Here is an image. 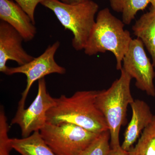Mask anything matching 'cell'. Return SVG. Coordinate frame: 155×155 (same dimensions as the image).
<instances>
[{
	"label": "cell",
	"instance_id": "6da1fadb",
	"mask_svg": "<svg viewBox=\"0 0 155 155\" xmlns=\"http://www.w3.org/2000/svg\"><path fill=\"white\" fill-rule=\"evenodd\" d=\"M96 91L76 92L55 98V104L47 113V123L75 124L96 134L108 130L104 115L96 103Z\"/></svg>",
	"mask_w": 155,
	"mask_h": 155
},
{
	"label": "cell",
	"instance_id": "7a4b0ae2",
	"mask_svg": "<svg viewBox=\"0 0 155 155\" xmlns=\"http://www.w3.org/2000/svg\"><path fill=\"white\" fill-rule=\"evenodd\" d=\"M125 25L108 8L100 10L84 49V53L93 56L111 52L116 58V69L121 70L123 58L133 39L130 32L124 29Z\"/></svg>",
	"mask_w": 155,
	"mask_h": 155
},
{
	"label": "cell",
	"instance_id": "3957f363",
	"mask_svg": "<svg viewBox=\"0 0 155 155\" xmlns=\"http://www.w3.org/2000/svg\"><path fill=\"white\" fill-rule=\"evenodd\" d=\"M121 75L108 89L97 91L96 103L105 119L110 135L111 148L120 146L119 133L126 120L127 108L134 100L130 84L132 78L122 68Z\"/></svg>",
	"mask_w": 155,
	"mask_h": 155
},
{
	"label": "cell",
	"instance_id": "277c9868",
	"mask_svg": "<svg viewBox=\"0 0 155 155\" xmlns=\"http://www.w3.org/2000/svg\"><path fill=\"white\" fill-rule=\"evenodd\" d=\"M41 5L54 12L65 29L73 35L72 45L76 51L84 49L98 12V5L92 0L69 5L59 0H43Z\"/></svg>",
	"mask_w": 155,
	"mask_h": 155
},
{
	"label": "cell",
	"instance_id": "5b68a950",
	"mask_svg": "<svg viewBox=\"0 0 155 155\" xmlns=\"http://www.w3.org/2000/svg\"><path fill=\"white\" fill-rule=\"evenodd\" d=\"M40 133L56 155H79L99 134L69 123H46Z\"/></svg>",
	"mask_w": 155,
	"mask_h": 155
},
{
	"label": "cell",
	"instance_id": "8992f818",
	"mask_svg": "<svg viewBox=\"0 0 155 155\" xmlns=\"http://www.w3.org/2000/svg\"><path fill=\"white\" fill-rule=\"evenodd\" d=\"M55 104V98L48 92L44 78H41L38 81V91L33 102L26 109H18L11 124L19 125L22 137H28L44 127L47 113Z\"/></svg>",
	"mask_w": 155,
	"mask_h": 155
},
{
	"label": "cell",
	"instance_id": "52a82bcc",
	"mask_svg": "<svg viewBox=\"0 0 155 155\" xmlns=\"http://www.w3.org/2000/svg\"><path fill=\"white\" fill-rule=\"evenodd\" d=\"M60 46V41H56L51 45L48 46L40 56L34 58L30 62L18 67L8 68L6 75L22 73L27 78L26 87L22 93L18 109L25 108V102L28 92L36 81L52 73L64 74L66 73V69L58 65L54 59L55 54Z\"/></svg>",
	"mask_w": 155,
	"mask_h": 155
},
{
	"label": "cell",
	"instance_id": "ba28073f",
	"mask_svg": "<svg viewBox=\"0 0 155 155\" xmlns=\"http://www.w3.org/2000/svg\"><path fill=\"white\" fill-rule=\"evenodd\" d=\"M144 46L139 38L132 40L123 58L122 68L135 79L137 88L150 96L155 97V72L152 63L147 55Z\"/></svg>",
	"mask_w": 155,
	"mask_h": 155
},
{
	"label": "cell",
	"instance_id": "9c48e42d",
	"mask_svg": "<svg viewBox=\"0 0 155 155\" xmlns=\"http://www.w3.org/2000/svg\"><path fill=\"white\" fill-rule=\"evenodd\" d=\"M23 38L16 29L3 20L0 21V72L5 74L9 60L17 62L19 66L33 60L22 46Z\"/></svg>",
	"mask_w": 155,
	"mask_h": 155
},
{
	"label": "cell",
	"instance_id": "30bf717a",
	"mask_svg": "<svg viewBox=\"0 0 155 155\" xmlns=\"http://www.w3.org/2000/svg\"><path fill=\"white\" fill-rule=\"evenodd\" d=\"M0 19L14 27L21 35L24 41H31L36 35L35 24L14 0H0Z\"/></svg>",
	"mask_w": 155,
	"mask_h": 155
},
{
	"label": "cell",
	"instance_id": "8fae6325",
	"mask_svg": "<svg viewBox=\"0 0 155 155\" xmlns=\"http://www.w3.org/2000/svg\"><path fill=\"white\" fill-rule=\"evenodd\" d=\"M132 117L124 135V140L121 146L125 150L129 151L138 138L140 134L152 121L153 115L150 108L142 100H135L130 104Z\"/></svg>",
	"mask_w": 155,
	"mask_h": 155
},
{
	"label": "cell",
	"instance_id": "7c38bea8",
	"mask_svg": "<svg viewBox=\"0 0 155 155\" xmlns=\"http://www.w3.org/2000/svg\"><path fill=\"white\" fill-rule=\"evenodd\" d=\"M134 35L141 40L151 56L155 68V9L143 14L132 27Z\"/></svg>",
	"mask_w": 155,
	"mask_h": 155
},
{
	"label": "cell",
	"instance_id": "4fadbf2b",
	"mask_svg": "<svg viewBox=\"0 0 155 155\" xmlns=\"http://www.w3.org/2000/svg\"><path fill=\"white\" fill-rule=\"evenodd\" d=\"M11 147L21 155H56L42 137L40 131L22 138H11Z\"/></svg>",
	"mask_w": 155,
	"mask_h": 155
},
{
	"label": "cell",
	"instance_id": "5bb4252c",
	"mask_svg": "<svg viewBox=\"0 0 155 155\" xmlns=\"http://www.w3.org/2000/svg\"><path fill=\"white\" fill-rule=\"evenodd\" d=\"M111 8L121 13L122 21L129 25L138 11H143L150 3V0H109Z\"/></svg>",
	"mask_w": 155,
	"mask_h": 155
},
{
	"label": "cell",
	"instance_id": "9a60e30c",
	"mask_svg": "<svg viewBox=\"0 0 155 155\" xmlns=\"http://www.w3.org/2000/svg\"><path fill=\"white\" fill-rule=\"evenodd\" d=\"M128 152L129 155H155V116L142 132L135 147Z\"/></svg>",
	"mask_w": 155,
	"mask_h": 155
},
{
	"label": "cell",
	"instance_id": "2e32d148",
	"mask_svg": "<svg viewBox=\"0 0 155 155\" xmlns=\"http://www.w3.org/2000/svg\"><path fill=\"white\" fill-rule=\"evenodd\" d=\"M109 130L99 134L97 138L79 155H107L111 149Z\"/></svg>",
	"mask_w": 155,
	"mask_h": 155
},
{
	"label": "cell",
	"instance_id": "e0dca14e",
	"mask_svg": "<svg viewBox=\"0 0 155 155\" xmlns=\"http://www.w3.org/2000/svg\"><path fill=\"white\" fill-rule=\"evenodd\" d=\"M9 126L7 117L3 108L0 111V155H10L13 149L11 143V138L8 135Z\"/></svg>",
	"mask_w": 155,
	"mask_h": 155
},
{
	"label": "cell",
	"instance_id": "ac0fdd59",
	"mask_svg": "<svg viewBox=\"0 0 155 155\" xmlns=\"http://www.w3.org/2000/svg\"><path fill=\"white\" fill-rule=\"evenodd\" d=\"M28 14L34 24H35V11L37 6L43 0H14Z\"/></svg>",
	"mask_w": 155,
	"mask_h": 155
},
{
	"label": "cell",
	"instance_id": "d6986e66",
	"mask_svg": "<svg viewBox=\"0 0 155 155\" xmlns=\"http://www.w3.org/2000/svg\"><path fill=\"white\" fill-rule=\"evenodd\" d=\"M107 155H129L128 151L125 150L122 148L121 146L111 148Z\"/></svg>",
	"mask_w": 155,
	"mask_h": 155
},
{
	"label": "cell",
	"instance_id": "ffe728a7",
	"mask_svg": "<svg viewBox=\"0 0 155 155\" xmlns=\"http://www.w3.org/2000/svg\"><path fill=\"white\" fill-rule=\"evenodd\" d=\"M59 1L65 4L73 5V4L83 2L87 0H59Z\"/></svg>",
	"mask_w": 155,
	"mask_h": 155
},
{
	"label": "cell",
	"instance_id": "44dd1931",
	"mask_svg": "<svg viewBox=\"0 0 155 155\" xmlns=\"http://www.w3.org/2000/svg\"><path fill=\"white\" fill-rule=\"evenodd\" d=\"M150 3L151 4V8L155 9V0H150Z\"/></svg>",
	"mask_w": 155,
	"mask_h": 155
}]
</instances>
